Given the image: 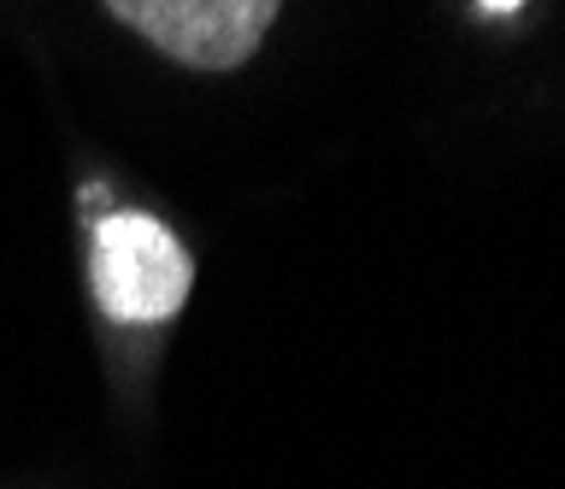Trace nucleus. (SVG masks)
Returning <instances> with one entry per match:
<instances>
[{
	"mask_svg": "<svg viewBox=\"0 0 565 489\" xmlns=\"http://www.w3.org/2000/svg\"><path fill=\"white\" fill-rule=\"evenodd\" d=\"M95 301L113 325H166L194 289V259L148 213H100L88 224Z\"/></svg>",
	"mask_w": 565,
	"mask_h": 489,
	"instance_id": "nucleus-1",
	"label": "nucleus"
},
{
	"mask_svg": "<svg viewBox=\"0 0 565 489\" xmlns=\"http://www.w3.org/2000/svg\"><path fill=\"white\" fill-rule=\"evenodd\" d=\"M100 7L189 72H242L277 24L282 0H100Z\"/></svg>",
	"mask_w": 565,
	"mask_h": 489,
	"instance_id": "nucleus-2",
	"label": "nucleus"
},
{
	"mask_svg": "<svg viewBox=\"0 0 565 489\" xmlns=\"http://www.w3.org/2000/svg\"><path fill=\"white\" fill-rule=\"evenodd\" d=\"M483 7H489V12H512L519 0H483Z\"/></svg>",
	"mask_w": 565,
	"mask_h": 489,
	"instance_id": "nucleus-3",
	"label": "nucleus"
}]
</instances>
